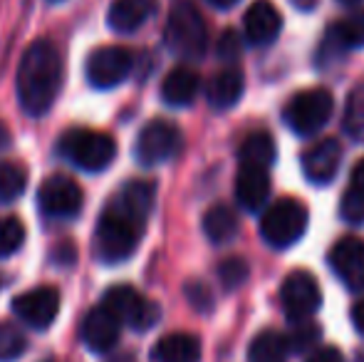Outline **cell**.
Masks as SVG:
<instances>
[{
    "label": "cell",
    "instance_id": "cell-1",
    "mask_svg": "<svg viewBox=\"0 0 364 362\" xmlns=\"http://www.w3.org/2000/svg\"><path fill=\"white\" fill-rule=\"evenodd\" d=\"M63 85V60L50 40H35L18 68V100L28 115L40 117L53 107Z\"/></svg>",
    "mask_w": 364,
    "mask_h": 362
},
{
    "label": "cell",
    "instance_id": "cell-2",
    "mask_svg": "<svg viewBox=\"0 0 364 362\" xmlns=\"http://www.w3.org/2000/svg\"><path fill=\"white\" fill-rule=\"evenodd\" d=\"M144 218L127 211L112 198L97 223V256L105 263H122L134 253L139 236L144 233Z\"/></svg>",
    "mask_w": 364,
    "mask_h": 362
},
{
    "label": "cell",
    "instance_id": "cell-3",
    "mask_svg": "<svg viewBox=\"0 0 364 362\" xmlns=\"http://www.w3.org/2000/svg\"><path fill=\"white\" fill-rule=\"evenodd\" d=\"M166 45L186 60H201L208 48V33L201 13L188 0L173 3L166 23Z\"/></svg>",
    "mask_w": 364,
    "mask_h": 362
},
{
    "label": "cell",
    "instance_id": "cell-4",
    "mask_svg": "<svg viewBox=\"0 0 364 362\" xmlns=\"http://www.w3.org/2000/svg\"><path fill=\"white\" fill-rule=\"evenodd\" d=\"M60 151L65 159L73 161L77 169L85 171H102L112 164L117 156V142L105 132L95 129H70L60 139Z\"/></svg>",
    "mask_w": 364,
    "mask_h": 362
},
{
    "label": "cell",
    "instance_id": "cell-5",
    "mask_svg": "<svg viewBox=\"0 0 364 362\" xmlns=\"http://www.w3.org/2000/svg\"><path fill=\"white\" fill-rule=\"evenodd\" d=\"M307 231V208L297 198H278L260 221V236L273 248H288Z\"/></svg>",
    "mask_w": 364,
    "mask_h": 362
},
{
    "label": "cell",
    "instance_id": "cell-6",
    "mask_svg": "<svg viewBox=\"0 0 364 362\" xmlns=\"http://www.w3.org/2000/svg\"><path fill=\"white\" fill-rule=\"evenodd\" d=\"M332 95L325 87H312L297 92L285 107V122L295 134L310 137L320 132L332 117Z\"/></svg>",
    "mask_w": 364,
    "mask_h": 362
},
{
    "label": "cell",
    "instance_id": "cell-7",
    "mask_svg": "<svg viewBox=\"0 0 364 362\" xmlns=\"http://www.w3.org/2000/svg\"><path fill=\"white\" fill-rule=\"evenodd\" d=\"M102 305L112 310L119 318V323L132 325L134 330H149L156 325V320L161 318V310L156 303L146 300L139 290H134L132 285H114L105 293Z\"/></svg>",
    "mask_w": 364,
    "mask_h": 362
},
{
    "label": "cell",
    "instance_id": "cell-8",
    "mask_svg": "<svg viewBox=\"0 0 364 362\" xmlns=\"http://www.w3.org/2000/svg\"><path fill=\"white\" fill-rule=\"evenodd\" d=\"M132 65H134V58L129 50L119 45H107V48H97L95 53H90L85 73L92 87L112 90L129 78Z\"/></svg>",
    "mask_w": 364,
    "mask_h": 362
},
{
    "label": "cell",
    "instance_id": "cell-9",
    "mask_svg": "<svg viewBox=\"0 0 364 362\" xmlns=\"http://www.w3.org/2000/svg\"><path fill=\"white\" fill-rule=\"evenodd\" d=\"M280 303L288 315V320H310L322 305V290L320 283L312 273L307 271H292L283 280L280 288Z\"/></svg>",
    "mask_w": 364,
    "mask_h": 362
},
{
    "label": "cell",
    "instance_id": "cell-10",
    "mask_svg": "<svg viewBox=\"0 0 364 362\" xmlns=\"http://www.w3.org/2000/svg\"><path fill=\"white\" fill-rule=\"evenodd\" d=\"M181 147V132L166 119H151L136 137V159L144 166L168 161Z\"/></svg>",
    "mask_w": 364,
    "mask_h": 362
},
{
    "label": "cell",
    "instance_id": "cell-11",
    "mask_svg": "<svg viewBox=\"0 0 364 362\" xmlns=\"http://www.w3.org/2000/svg\"><path fill=\"white\" fill-rule=\"evenodd\" d=\"M13 313L25 325L35 330H45L53 325L60 313V293L53 285H40V288L25 290L23 295L13 300Z\"/></svg>",
    "mask_w": 364,
    "mask_h": 362
},
{
    "label": "cell",
    "instance_id": "cell-12",
    "mask_svg": "<svg viewBox=\"0 0 364 362\" xmlns=\"http://www.w3.org/2000/svg\"><path fill=\"white\" fill-rule=\"evenodd\" d=\"M38 203L40 211L50 218H75L82 208V188L68 176L55 174L43 181Z\"/></svg>",
    "mask_w": 364,
    "mask_h": 362
},
{
    "label": "cell",
    "instance_id": "cell-13",
    "mask_svg": "<svg viewBox=\"0 0 364 362\" xmlns=\"http://www.w3.org/2000/svg\"><path fill=\"white\" fill-rule=\"evenodd\" d=\"M330 266L350 290H364V241L347 236L332 246Z\"/></svg>",
    "mask_w": 364,
    "mask_h": 362
},
{
    "label": "cell",
    "instance_id": "cell-14",
    "mask_svg": "<svg viewBox=\"0 0 364 362\" xmlns=\"http://www.w3.org/2000/svg\"><path fill=\"white\" fill-rule=\"evenodd\" d=\"M122 333V323L107 305H97L82 320V340L92 353H109Z\"/></svg>",
    "mask_w": 364,
    "mask_h": 362
},
{
    "label": "cell",
    "instance_id": "cell-15",
    "mask_svg": "<svg viewBox=\"0 0 364 362\" xmlns=\"http://www.w3.org/2000/svg\"><path fill=\"white\" fill-rule=\"evenodd\" d=\"M342 164V147L337 139H322L302 154V171L312 183L322 186L337 176Z\"/></svg>",
    "mask_w": 364,
    "mask_h": 362
},
{
    "label": "cell",
    "instance_id": "cell-16",
    "mask_svg": "<svg viewBox=\"0 0 364 362\" xmlns=\"http://www.w3.org/2000/svg\"><path fill=\"white\" fill-rule=\"evenodd\" d=\"M245 38L250 45H268L283 30V15L270 0H255L245 13Z\"/></svg>",
    "mask_w": 364,
    "mask_h": 362
},
{
    "label": "cell",
    "instance_id": "cell-17",
    "mask_svg": "<svg viewBox=\"0 0 364 362\" xmlns=\"http://www.w3.org/2000/svg\"><path fill=\"white\" fill-rule=\"evenodd\" d=\"M270 196V176L265 166L243 164L240 161L238 176H235V198L245 211H258L265 206Z\"/></svg>",
    "mask_w": 364,
    "mask_h": 362
},
{
    "label": "cell",
    "instance_id": "cell-18",
    "mask_svg": "<svg viewBox=\"0 0 364 362\" xmlns=\"http://www.w3.org/2000/svg\"><path fill=\"white\" fill-rule=\"evenodd\" d=\"M154 0H114L107 23L114 33H134L151 18Z\"/></svg>",
    "mask_w": 364,
    "mask_h": 362
},
{
    "label": "cell",
    "instance_id": "cell-19",
    "mask_svg": "<svg viewBox=\"0 0 364 362\" xmlns=\"http://www.w3.org/2000/svg\"><path fill=\"white\" fill-rule=\"evenodd\" d=\"M201 360V343L196 335L171 333L164 335L154 348V362H198Z\"/></svg>",
    "mask_w": 364,
    "mask_h": 362
},
{
    "label": "cell",
    "instance_id": "cell-20",
    "mask_svg": "<svg viewBox=\"0 0 364 362\" xmlns=\"http://www.w3.org/2000/svg\"><path fill=\"white\" fill-rule=\"evenodd\" d=\"M198 87H201V82H198V75L191 68H176L164 78L161 97L171 107H186L196 100Z\"/></svg>",
    "mask_w": 364,
    "mask_h": 362
},
{
    "label": "cell",
    "instance_id": "cell-21",
    "mask_svg": "<svg viewBox=\"0 0 364 362\" xmlns=\"http://www.w3.org/2000/svg\"><path fill=\"white\" fill-rule=\"evenodd\" d=\"M243 73L235 68H228L211 80V85H208V102L216 110H228V107H233L243 97Z\"/></svg>",
    "mask_w": 364,
    "mask_h": 362
},
{
    "label": "cell",
    "instance_id": "cell-22",
    "mask_svg": "<svg viewBox=\"0 0 364 362\" xmlns=\"http://www.w3.org/2000/svg\"><path fill=\"white\" fill-rule=\"evenodd\" d=\"M340 216L352 226L364 223V159L357 161V166L352 169L350 186L340 201Z\"/></svg>",
    "mask_w": 364,
    "mask_h": 362
},
{
    "label": "cell",
    "instance_id": "cell-23",
    "mask_svg": "<svg viewBox=\"0 0 364 362\" xmlns=\"http://www.w3.org/2000/svg\"><path fill=\"white\" fill-rule=\"evenodd\" d=\"M203 233L211 238L213 243H228L235 238L238 233V216L233 213V208L223 206H211L206 213H203Z\"/></svg>",
    "mask_w": 364,
    "mask_h": 362
},
{
    "label": "cell",
    "instance_id": "cell-24",
    "mask_svg": "<svg viewBox=\"0 0 364 362\" xmlns=\"http://www.w3.org/2000/svg\"><path fill=\"white\" fill-rule=\"evenodd\" d=\"M288 358V345L285 338L275 330H263L253 338L248 348L250 362H285Z\"/></svg>",
    "mask_w": 364,
    "mask_h": 362
},
{
    "label": "cell",
    "instance_id": "cell-25",
    "mask_svg": "<svg viewBox=\"0 0 364 362\" xmlns=\"http://www.w3.org/2000/svg\"><path fill=\"white\" fill-rule=\"evenodd\" d=\"M238 156L243 164H258V166H265V169H268L275 159L273 137L265 134V132H253L250 137H245Z\"/></svg>",
    "mask_w": 364,
    "mask_h": 362
},
{
    "label": "cell",
    "instance_id": "cell-26",
    "mask_svg": "<svg viewBox=\"0 0 364 362\" xmlns=\"http://www.w3.org/2000/svg\"><path fill=\"white\" fill-rule=\"evenodd\" d=\"M327 40H332L340 48H362L364 45V10L347 15L345 20H340L337 25H332V30L327 33Z\"/></svg>",
    "mask_w": 364,
    "mask_h": 362
},
{
    "label": "cell",
    "instance_id": "cell-27",
    "mask_svg": "<svg viewBox=\"0 0 364 362\" xmlns=\"http://www.w3.org/2000/svg\"><path fill=\"white\" fill-rule=\"evenodd\" d=\"M25 186H28V171L15 161H0V203L20 198Z\"/></svg>",
    "mask_w": 364,
    "mask_h": 362
},
{
    "label": "cell",
    "instance_id": "cell-28",
    "mask_svg": "<svg viewBox=\"0 0 364 362\" xmlns=\"http://www.w3.org/2000/svg\"><path fill=\"white\" fill-rule=\"evenodd\" d=\"M28 348L23 330L13 323H0V362H13Z\"/></svg>",
    "mask_w": 364,
    "mask_h": 362
},
{
    "label": "cell",
    "instance_id": "cell-29",
    "mask_svg": "<svg viewBox=\"0 0 364 362\" xmlns=\"http://www.w3.org/2000/svg\"><path fill=\"white\" fill-rule=\"evenodd\" d=\"M25 241V226L20 218L5 216L0 218V258H8L23 246Z\"/></svg>",
    "mask_w": 364,
    "mask_h": 362
},
{
    "label": "cell",
    "instance_id": "cell-30",
    "mask_svg": "<svg viewBox=\"0 0 364 362\" xmlns=\"http://www.w3.org/2000/svg\"><path fill=\"white\" fill-rule=\"evenodd\" d=\"M345 129L352 137L364 134V85L355 87L347 97L345 105Z\"/></svg>",
    "mask_w": 364,
    "mask_h": 362
},
{
    "label": "cell",
    "instance_id": "cell-31",
    "mask_svg": "<svg viewBox=\"0 0 364 362\" xmlns=\"http://www.w3.org/2000/svg\"><path fill=\"white\" fill-rule=\"evenodd\" d=\"M320 328L312 323H307V320H297L295 325H292L290 335L285 338V345H288L290 353H305L307 348H312V345L320 340Z\"/></svg>",
    "mask_w": 364,
    "mask_h": 362
},
{
    "label": "cell",
    "instance_id": "cell-32",
    "mask_svg": "<svg viewBox=\"0 0 364 362\" xmlns=\"http://www.w3.org/2000/svg\"><path fill=\"white\" fill-rule=\"evenodd\" d=\"M218 278L220 283L225 285V288H238V285L245 283V278H248V263L243 261V258H225L223 263H220L218 268Z\"/></svg>",
    "mask_w": 364,
    "mask_h": 362
},
{
    "label": "cell",
    "instance_id": "cell-33",
    "mask_svg": "<svg viewBox=\"0 0 364 362\" xmlns=\"http://www.w3.org/2000/svg\"><path fill=\"white\" fill-rule=\"evenodd\" d=\"M218 55L223 60H235L240 55V38L233 30H225L223 38L218 40Z\"/></svg>",
    "mask_w": 364,
    "mask_h": 362
},
{
    "label": "cell",
    "instance_id": "cell-34",
    "mask_svg": "<svg viewBox=\"0 0 364 362\" xmlns=\"http://www.w3.org/2000/svg\"><path fill=\"white\" fill-rule=\"evenodd\" d=\"M307 362H345V355H342L337 348H320L317 353L310 355Z\"/></svg>",
    "mask_w": 364,
    "mask_h": 362
},
{
    "label": "cell",
    "instance_id": "cell-35",
    "mask_svg": "<svg viewBox=\"0 0 364 362\" xmlns=\"http://www.w3.org/2000/svg\"><path fill=\"white\" fill-rule=\"evenodd\" d=\"M352 323H355V328L364 335V298L357 300L355 308H352Z\"/></svg>",
    "mask_w": 364,
    "mask_h": 362
},
{
    "label": "cell",
    "instance_id": "cell-36",
    "mask_svg": "<svg viewBox=\"0 0 364 362\" xmlns=\"http://www.w3.org/2000/svg\"><path fill=\"white\" fill-rule=\"evenodd\" d=\"M10 147V129L0 122V149H8Z\"/></svg>",
    "mask_w": 364,
    "mask_h": 362
},
{
    "label": "cell",
    "instance_id": "cell-37",
    "mask_svg": "<svg viewBox=\"0 0 364 362\" xmlns=\"http://www.w3.org/2000/svg\"><path fill=\"white\" fill-rule=\"evenodd\" d=\"M292 3H295L297 10H312L320 0H292Z\"/></svg>",
    "mask_w": 364,
    "mask_h": 362
},
{
    "label": "cell",
    "instance_id": "cell-38",
    "mask_svg": "<svg viewBox=\"0 0 364 362\" xmlns=\"http://www.w3.org/2000/svg\"><path fill=\"white\" fill-rule=\"evenodd\" d=\"M211 5H216V8H233L238 0H208Z\"/></svg>",
    "mask_w": 364,
    "mask_h": 362
},
{
    "label": "cell",
    "instance_id": "cell-39",
    "mask_svg": "<svg viewBox=\"0 0 364 362\" xmlns=\"http://www.w3.org/2000/svg\"><path fill=\"white\" fill-rule=\"evenodd\" d=\"M340 3H345V5H357V3H362V0H340Z\"/></svg>",
    "mask_w": 364,
    "mask_h": 362
},
{
    "label": "cell",
    "instance_id": "cell-40",
    "mask_svg": "<svg viewBox=\"0 0 364 362\" xmlns=\"http://www.w3.org/2000/svg\"><path fill=\"white\" fill-rule=\"evenodd\" d=\"M357 362H364V350H362V353H360V358H357Z\"/></svg>",
    "mask_w": 364,
    "mask_h": 362
},
{
    "label": "cell",
    "instance_id": "cell-41",
    "mask_svg": "<svg viewBox=\"0 0 364 362\" xmlns=\"http://www.w3.org/2000/svg\"><path fill=\"white\" fill-rule=\"evenodd\" d=\"M53 3H58V0H53Z\"/></svg>",
    "mask_w": 364,
    "mask_h": 362
}]
</instances>
